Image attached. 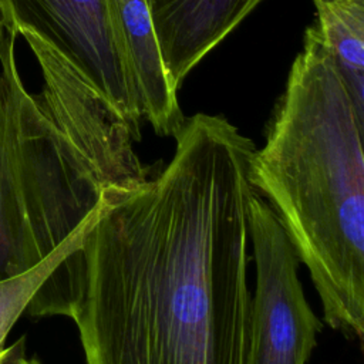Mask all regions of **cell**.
<instances>
[{
	"mask_svg": "<svg viewBox=\"0 0 364 364\" xmlns=\"http://www.w3.org/2000/svg\"><path fill=\"white\" fill-rule=\"evenodd\" d=\"M171 162L111 193L84 246L71 316L87 364H246L255 144L196 114Z\"/></svg>",
	"mask_w": 364,
	"mask_h": 364,
	"instance_id": "6da1fadb",
	"label": "cell"
},
{
	"mask_svg": "<svg viewBox=\"0 0 364 364\" xmlns=\"http://www.w3.org/2000/svg\"><path fill=\"white\" fill-rule=\"evenodd\" d=\"M364 112L316 26L306 30L250 183L277 215L324 321L364 334Z\"/></svg>",
	"mask_w": 364,
	"mask_h": 364,
	"instance_id": "7a4b0ae2",
	"label": "cell"
},
{
	"mask_svg": "<svg viewBox=\"0 0 364 364\" xmlns=\"http://www.w3.org/2000/svg\"><path fill=\"white\" fill-rule=\"evenodd\" d=\"M14 31L0 33V279L30 270L111 193H124L57 128L17 65Z\"/></svg>",
	"mask_w": 364,
	"mask_h": 364,
	"instance_id": "3957f363",
	"label": "cell"
},
{
	"mask_svg": "<svg viewBox=\"0 0 364 364\" xmlns=\"http://www.w3.org/2000/svg\"><path fill=\"white\" fill-rule=\"evenodd\" d=\"M256 264L246 364H307L321 321L300 279V259L277 215L256 191L249 212Z\"/></svg>",
	"mask_w": 364,
	"mask_h": 364,
	"instance_id": "277c9868",
	"label": "cell"
},
{
	"mask_svg": "<svg viewBox=\"0 0 364 364\" xmlns=\"http://www.w3.org/2000/svg\"><path fill=\"white\" fill-rule=\"evenodd\" d=\"M17 36L40 67L43 91L37 98L57 128L121 189L132 191L146 182L149 169L134 148L139 128L41 37L28 30Z\"/></svg>",
	"mask_w": 364,
	"mask_h": 364,
	"instance_id": "5b68a950",
	"label": "cell"
},
{
	"mask_svg": "<svg viewBox=\"0 0 364 364\" xmlns=\"http://www.w3.org/2000/svg\"><path fill=\"white\" fill-rule=\"evenodd\" d=\"M0 16L4 30H28L41 37L139 128L138 91L105 0H0Z\"/></svg>",
	"mask_w": 364,
	"mask_h": 364,
	"instance_id": "8992f818",
	"label": "cell"
},
{
	"mask_svg": "<svg viewBox=\"0 0 364 364\" xmlns=\"http://www.w3.org/2000/svg\"><path fill=\"white\" fill-rule=\"evenodd\" d=\"M104 200L77 230L38 264L20 274L0 279V353L17 320L28 313L34 317L67 316L78 303L84 276L82 246L97 222Z\"/></svg>",
	"mask_w": 364,
	"mask_h": 364,
	"instance_id": "52a82bcc",
	"label": "cell"
},
{
	"mask_svg": "<svg viewBox=\"0 0 364 364\" xmlns=\"http://www.w3.org/2000/svg\"><path fill=\"white\" fill-rule=\"evenodd\" d=\"M161 61L173 88L262 0H146Z\"/></svg>",
	"mask_w": 364,
	"mask_h": 364,
	"instance_id": "ba28073f",
	"label": "cell"
},
{
	"mask_svg": "<svg viewBox=\"0 0 364 364\" xmlns=\"http://www.w3.org/2000/svg\"><path fill=\"white\" fill-rule=\"evenodd\" d=\"M117 44L132 74L142 118L159 135H175L183 115L159 57L146 0H105Z\"/></svg>",
	"mask_w": 364,
	"mask_h": 364,
	"instance_id": "9c48e42d",
	"label": "cell"
},
{
	"mask_svg": "<svg viewBox=\"0 0 364 364\" xmlns=\"http://www.w3.org/2000/svg\"><path fill=\"white\" fill-rule=\"evenodd\" d=\"M317 30L358 109L364 111V0H313Z\"/></svg>",
	"mask_w": 364,
	"mask_h": 364,
	"instance_id": "30bf717a",
	"label": "cell"
},
{
	"mask_svg": "<svg viewBox=\"0 0 364 364\" xmlns=\"http://www.w3.org/2000/svg\"><path fill=\"white\" fill-rule=\"evenodd\" d=\"M13 360H14V355L10 350H3L0 353V364H13Z\"/></svg>",
	"mask_w": 364,
	"mask_h": 364,
	"instance_id": "8fae6325",
	"label": "cell"
},
{
	"mask_svg": "<svg viewBox=\"0 0 364 364\" xmlns=\"http://www.w3.org/2000/svg\"><path fill=\"white\" fill-rule=\"evenodd\" d=\"M16 364H40V361L36 358H27V355H23Z\"/></svg>",
	"mask_w": 364,
	"mask_h": 364,
	"instance_id": "7c38bea8",
	"label": "cell"
},
{
	"mask_svg": "<svg viewBox=\"0 0 364 364\" xmlns=\"http://www.w3.org/2000/svg\"><path fill=\"white\" fill-rule=\"evenodd\" d=\"M4 31V26H3V20H1V16H0V33Z\"/></svg>",
	"mask_w": 364,
	"mask_h": 364,
	"instance_id": "4fadbf2b",
	"label": "cell"
}]
</instances>
